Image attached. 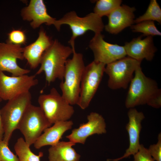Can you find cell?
<instances>
[{
	"instance_id": "obj_7",
	"label": "cell",
	"mask_w": 161,
	"mask_h": 161,
	"mask_svg": "<svg viewBox=\"0 0 161 161\" xmlns=\"http://www.w3.org/2000/svg\"><path fill=\"white\" fill-rule=\"evenodd\" d=\"M52 124L48 121L38 106L31 104L24 113L18 125L27 143L33 144L44 130Z\"/></svg>"
},
{
	"instance_id": "obj_19",
	"label": "cell",
	"mask_w": 161,
	"mask_h": 161,
	"mask_svg": "<svg viewBox=\"0 0 161 161\" xmlns=\"http://www.w3.org/2000/svg\"><path fill=\"white\" fill-rule=\"evenodd\" d=\"M46 129L33 144L34 147L39 149L45 146L54 145L60 141L64 133L71 129L73 124L72 120L57 122Z\"/></svg>"
},
{
	"instance_id": "obj_14",
	"label": "cell",
	"mask_w": 161,
	"mask_h": 161,
	"mask_svg": "<svg viewBox=\"0 0 161 161\" xmlns=\"http://www.w3.org/2000/svg\"><path fill=\"white\" fill-rule=\"evenodd\" d=\"M129 122L126 126L128 132L129 146L124 154L121 157L114 159H108V161H119L131 155H134L139 150L140 134L142 129L141 123L145 117L143 113L134 108L129 109L128 112Z\"/></svg>"
},
{
	"instance_id": "obj_30",
	"label": "cell",
	"mask_w": 161,
	"mask_h": 161,
	"mask_svg": "<svg viewBox=\"0 0 161 161\" xmlns=\"http://www.w3.org/2000/svg\"><path fill=\"white\" fill-rule=\"evenodd\" d=\"M2 100L1 99L0 97V102H1L2 101Z\"/></svg>"
},
{
	"instance_id": "obj_20",
	"label": "cell",
	"mask_w": 161,
	"mask_h": 161,
	"mask_svg": "<svg viewBox=\"0 0 161 161\" xmlns=\"http://www.w3.org/2000/svg\"><path fill=\"white\" fill-rule=\"evenodd\" d=\"M70 141H59L48 149L49 161H79L80 156L72 147Z\"/></svg>"
},
{
	"instance_id": "obj_13",
	"label": "cell",
	"mask_w": 161,
	"mask_h": 161,
	"mask_svg": "<svg viewBox=\"0 0 161 161\" xmlns=\"http://www.w3.org/2000/svg\"><path fill=\"white\" fill-rule=\"evenodd\" d=\"M86 123L80 124L78 128L73 129L71 134L66 136L69 141L75 144H84L89 137L106 133V123L101 114L92 112L88 115Z\"/></svg>"
},
{
	"instance_id": "obj_21",
	"label": "cell",
	"mask_w": 161,
	"mask_h": 161,
	"mask_svg": "<svg viewBox=\"0 0 161 161\" xmlns=\"http://www.w3.org/2000/svg\"><path fill=\"white\" fill-rule=\"evenodd\" d=\"M30 147L23 138L21 137L17 139L14 149L19 161H40L43 153L40 152L36 155L32 151Z\"/></svg>"
},
{
	"instance_id": "obj_6",
	"label": "cell",
	"mask_w": 161,
	"mask_h": 161,
	"mask_svg": "<svg viewBox=\"0 0 161 161\" xmlns=\"http://www.w3.org/2000/svg\"><path fill=\"white\" fill-rule=\"evenodd\" d=\"M38 102L45 116L52 125L58 122L69 120L75 112L72 106L54 87L49 93L40 95Z\"/></svg>"
},
{
	"instance_id": "obj_12",
	"label": "cell",
	"mask_w": 161,
	"mask_h": 161,
	"mask_svg": "<svg viewBox=\"0 0 161 161\" xmlns=\"http://www.w3.org/2000/svg\"><path fill=\"white\" fill-rule=\"evenodd\" d=\"M23 49L21 45L0 42V70L10 72L14 76L30 72V70L20 67L17 62L18 59H24Z\"/></svg>"
},
{
	"instance_id": "obj_24",
	"label": "cell",
	"mask_w": 161,
	"mask_h": 161,
	"mask_svg": "<svg viewBox=\"0 0 161 161\" xmlns=\"http://www.w3.org/2000/svg\"><path fill=\"white\" fill-rule=\"evenodd\" d=\"M130 27L133 32L142 33L144 36L161 35V32L157 29L153 21H142Z\"/></svg>"
},
{
	"instance_id": "obj_18",
	"label": "cell",
	"mask_w": 161,
	"mask_h": 161,
	"mask_svg": "<svg viewBox=\"0 0 161 161\" xmlns=\"http://www.w3.org/2000/svg\"><path fill=\"white\" fill-rule=\"evenodd\" d=\"M52 42L44 30L41 29L36 41L24 48V58L31 69H35L40 64L43 54Z\"/></svg>"
},
{
	"instance_id": "obj_16",
	"label": "cell",
	"mask_w": 161,
	"mask_h": 161,
	"mask_svg": "<svg viewBox=\"0 0 161 161\" xmlns=\"http://www.w3.org/2000/svg\"><path fill=\"white\" fill-rule=\"evenodd\" d=\"M21 15L24 20L31 21L30 25L33 29L45 24L47 25L55 26L57 20L48 13L46 6L42 0H31L27 6L22 9Z\"/></svg>"
},
{
	"instance_id": "obj_11",
	"label": "cell",
	"mask_w": 161,
	"mask_h": 161,
	"mask_svg": "<svg viewBox=\"0 0 161 161\" xmlns=\"http://www.w3.org/2000/svg\"><path fill=\"white\" fill-rule=\"evenodd\" d=\"M101 33L95 34L90 40L89 47L92 51L94 61L106 65L126 56L124 46L105 41Z\"/></svg>"
},
{
	"instance_id": "obj_3",
	"label": "cell",
	"mask_w": 161,
	"mask_h": 161,
	"mask_svg": "<svg viewBox=\"0 0 161 161\" xmlns=\"http://www.w3.org/2000/svg\"><path fill=\"white\" fill-rule=\"evenodd\" d=\"M73 49V56L68 59L65 65L63 80L60 87L61 95L71 105L77 104L79 97L81 81L85 67L82 54Z\"/></svg>"
},
{
	"instance_id": "obj_28",
	"label": "cell",
	"mask_w": 161,
	"mask_h": 161,
	"mask_svg": "<svg viewBox=\"0 0 161 161\" xmlns=\"http://www.w3.org/2000/svg\"><path fill=\"white\" fill-rule=\"evenodd\" d=\"M134 161H155L143 144H140L138 151L134 155Z\"/></svg>"
},
{
	"instance_id": "obj_1",
	"label": "cell",
	"mask_w": 161,
	"mask_h": 161,
	"mask_svg": "<svg viewBox=\"0 0 161 161\" xmlns=\"http://www.w3.org/2000/svg\"><path fill=\"white\" fill-rule=\"evenodd\" d=\"M145 104L155 108L160 107L161 90L155 80L145 75L140 66L130 83L125 105L130 109Z\"/></svg>"
},
{
	"instance_id": "obj_22",
	"label": "cell",
	"mask_w": 161,
	"mask_h": 161,
	"mask_svg": "<svg viewBox=\"0 0 161 161\" xmlns=\"http://www.w3.org/2000/svg\"><path fill=\"white\" fill-rule=\"evenodd\" d=\"M145 21H156L161 24V9L156 0H151L145 13L134 19V23Z\"/></svg>"
},
{
	"instance_id": "obj_9",
	"label": "cell",
	"mask_w": 161,
	"mask_h": 161,
	"mask_svg": "<svg viewBox=\"0 0 161 161\" xmlns=\"http://www.w3.org/2000/svg\"><path fill=\"white\" fill-rule=\"evenodd\" d=\"M141 62L126 56L106 65L104 72L109 76V87L113 90L126 89Z\"/></svg>"
},
{
	"instance_id": "obj_25",
	"label": "cell",
	"mask_w": 161,
	"mask_h": 161,
	"mask_svg": "<svg viewBox=\"0 0 161 161\" xmlns=\"http://www.w3.org/2000/svg\"><path fill=\"white\" fill-rule=\"evenodd\" d=\"M26 37L25 32L20 30H13L8 34V43L21 45L25 44Z\"/></svg>"
},
{
	"instance_id": "obj_23",
	"label": "cell",
	"mask_w": 161,
	"mask_h": 161,
	"mask_svg": "<svg viewBox=\"0 0 161 161\" xmlns=\"http://www.w3.org/2000/svg\"><path fill=\"white\" fill-rule=\"evenodd\" d=\"M121 0H99L97 1L94 8V12L102 17L107 16L116 8L120 6Z\"/></svg>"
},
{
	"instance_id": "obj_26",
	"label": "cell",
	"mask_w": 161,
	"mask_h": 161,
	"mask_svg": "<svg viewBox=\"0 0 161 161\" xmlns=\"http://www.w3.org/2000/svg\"><path fill=\"white\" fill-rule=\"evenodd\" d=\"M0 161H19L17 155L11 151L8 144L3 140L0 141Z\"/></svg>"
},
{
	"instance_id": "obj_29",
	"label": "cell",
	"mask_w": 161,
	"mask_h": 161,
	"mask_svg": "<svg viewBox=\"0 0 161 161\" xmlns=\"http://www.w3.org/2000/svg\"><path fill=\"white\" fill-rule=\"evenodd\" d=\"M4 134V130L0 113V141L3 140Z\"/></svg>"
},
{
	"instance_id": "obj_15",
	"label": "cell",
	"mask_w": 161,
	"mask_h": 161,
	"mask_svg": "<svg viewBox=\"0 0 161 161\" xmlns=\"http://www.w3.org/2000/svg\"><path fill=\"white\" fill-rule=\"evenodd\" d=\"M136 10L134 7L125 4L121 5L107 16L108 22L104 26L105 30L109 33L115 35L131 27L134 23V12Z\"/></svg>"
},
{
	"instance_id": "obj_8",
	"label": "cell",
	"mask_w": 161,
	"mask_h": 161,
	"mask_svg": "<svg viewBox=\"0 0 161 161\" xmlns=\"http://www.w3.org/2000/svg\"><path fill=\"white\" fill-rule=\"evenodd\" d=\"M106 66L94 60L85 66L77 104L81 109H85L89 105L100 83Z\"/></svg>"
},
{
	"instance_id": "obj_17",
	"label": "cell",
	"mask_w": 161,
	"mask_h": 161,
	"mask_svg": "<svg viewBox=\"0 0 161 161\" xmlns=\"http://www.w3.org/2000/svg\"><path fill=\"white\" fill-rule=\"evenodd\" d=\"M124 47L127 56L140 62L144 59L151 61L157 50L151 36L143 39L142 36L134 38L126 42Z\"/></svg>"
},
{
	"instance_id": "obj_5",
	"label": "cell",
	"mask_w": 161,
	"mask_h": 161,
	"mask_svg": "<svg viewBox=\"0 0 161 161\" xmlns=\"http://www.w3.org/2000/svg\"><path fill=\"white\" fill-rule=\"evenodd\" d=\"M63 24L69 25L72 30V35L69 41L72 48L75 47V41L77 37L83 35L88 30L93 31L95 34L101 33L105 26L102 18L94 13L80 17L74 11L66 13L57 20L55 27L59 31Z\"/></svg>"
},
{
	"instance_id": "obj_10",
	"label": "cell",
	"mask_w": 161,
	"mask_h": 161,
	"mask_svg": "<svg viewBox=\"0 0 161 161\" xmlns=\"http://www.w3.org/2000/svg\"><path fill=\"white\" fill-rule=\"evenodd\" d=\"M35 75L26 74L10 76L0 70V97L2 100L8 101L29 92L38 83Z\"/></svg>"
},
{
	"instance_id": "obj_2",
	"label": "cell",
	"mask_w": 161,
	"mask_h": 161,
	"mask_svg": "<svg viewBox=\"0 0 161 161\" xmlns=\"http://www.w3.org/2000/svg\"><path fill=\"white\" fill-rule=\"evenodd\" d=\"M73 52L72 47L61 44L57 40L52 41L43 54L35 75L44 72L48 84L57 79L63 80L66 62Z\"/></svg>"
},
{
	"instance_id": "obj_27",
	"label": "cell",
	"mask_w": 161,
	"mask_h": 161,
	"mask_svg": "<svg viewBox=\"0 0 161 161\" xmlns=\"http://www.w3.org/2000/svg\"><path fill=\"white\" fill-rule=\"evenodd\" d=\"M158 141L155 144L151 145L148 149L152 157L156 161H161V134L158 136Z\"/></svg>"
},
{
	"instance_id": "obj_4",
	"label": "cell",
	"mask_w": 161,
	"mask_h": 161,
	"mask_svg": "<svg viewBox=\"0 0 161 161\" xmlns=\"http://www.w3.org/2000/svg\"><path fill=\"white\" fill-rule=\"evenodd\" d=\"M30 92L20 95L9 100L0 109L4 130L3 140L9 144L13 133L17 129L19 123L28 107L31 104Z\"/></svg>"
}]
</instances>
